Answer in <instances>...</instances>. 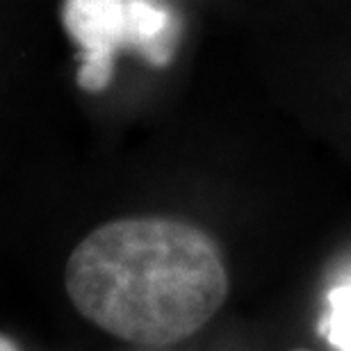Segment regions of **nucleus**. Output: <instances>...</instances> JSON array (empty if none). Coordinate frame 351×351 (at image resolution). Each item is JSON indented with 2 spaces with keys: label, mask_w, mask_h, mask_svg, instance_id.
Masks as SVG:
<instances>
[{
  "label": "nucleus",
  "mask_w": 351,
  "mask_h": 351,
  "mask_svg": "<svg viewBox=\"0 0 351 351\" xmlns=\"http://www.w3.org/2000/svg\"><path fill=\"white\" fill-rule=\"evenodd\" d=\"M66 292L87 319L132 345L194 335L228 294L221 251L206 230L167 217L117 219L66 263Z\"/></svg>",
  "instance_id": "1"
},
{
  "label": "nucleus",
  "mask_w": 351,
  "mask_h": 351,
  "mask_svg": "<svg viewBox=\"0 0 351 351\" xmlns=\"http://www.w3.org/2000/svg\"><path fill=\"white\" fill-rule=\"evenodd\" d=\"M128 0H66L64 27L82 51L78 85L98 94L112 82L114 58L128 46Z\"/></svg>",
  "instance_id": "2"
},
{
  "label": "nucleus",
  "mask_w": 351,
  "mask_h": 351,
  "mask_svg": "<svg viewBox=\"0 0 351 351\" xmlns=\"http://www.w3.org/2000/svg\"><path fill=\"white\" fill-rule=\"evenodd\" d=\"M128 46L142 53L151 64H167L171 58L173 21L162 5L153 0H128Z\"/></svg>",
  "instance_id": "3"
},
{
  "label": "nucleus",
  "mask_w": 351,
  "mask_h": 351,
  "mask_svg": "<svg viewBox=\"0 0 351 351\" xmlns=\"http://www.w3.org/2000/svg\"><path fill=\"white\" fill-rule=\"evenodd\" d=\"M317 328L335 351H351V265L328 287Z\"/></svg>",
  "instance_id": "4"
},
{
  "label": "nucleus",
  "mask_w": 351,
  "mask_h": 351,
  "mask_svg": "<svg viewBox=\"0 0 351 351\" xmlns=\"http://www.w3.org/2000/svg\"><path fill=\"white\" fill-rule=\"evenodd\" d=\"M0 351H19V347L14 345L10 338H5V335H0Z\"/></svg>",
  "instance_id": "5"
},
{
  "label": "nucleus",
  "mask_w": 351,
  "mask_h": 351,
  "mask_svg": "<svg viewBox=\"0 0 351 351\" xmlns=\"http://www.w3.org/2000/svg\"><path fill=\"white\" fill-rule=\"evenodd\" d=\"M299 351H306V349H299Z\"/></svg>",
  "instance_id": "6"
}]
</instances>
